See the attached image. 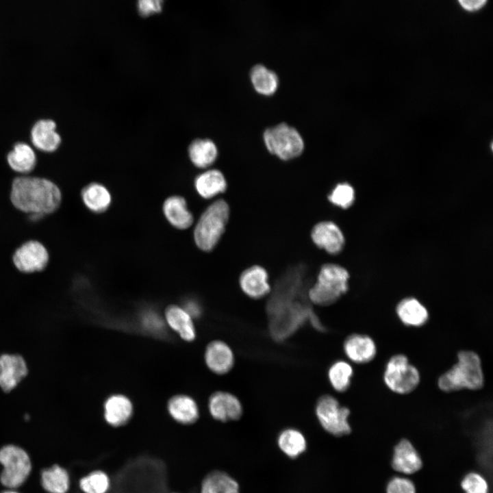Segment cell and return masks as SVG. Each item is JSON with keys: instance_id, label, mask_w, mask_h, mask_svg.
<instances>
[{"instance_id": "30", "label": "cell", "mask_w": 493, "mask_h": 493, "mask_svg": "<svg viewBox=\"0 0 493 493\" xmlns=\"http://www.w3.org/2000/svg\"><path fill=\"white\" fill-rule=\"evenodd\" d=\"M10 168L19 173H30L35 167L36 157L34 151L28 144L20 142L15 144L14 149L7 157Z\"/></svg>"}, {"instance_id": "6", "label": "cell", "mask_w": 493, "mask_h": 493, "mask_svg": "<svg viewBox=\"0 0 493 493\" xmlns=\"http://www.w3.org/2000/svg\"><path fill=\"white\" fill-rule=\"evenodd\" d=\"M0 465L2 466L0 482L8 489H16L21 486L32 469L27 452L14 444H5L0 448Z\"/></svg>"}, {"instance_id": "29", "label": "cell", "mask_w": 493, "mask_h": 493, "mask_svg": "<svg viewBox=\"0 0 493 493\" xmlns=\"http://www.w3.org/2000/svg\"><path fill=\"white\" fill-rule=\"evenodd\" d=\"M277 443L280 451L288 457L296 459L307 449V440L301 431L288 428L280 432Z\"/></svg>"}, {"instance_id": "17", "label": "cell", "mask_w": 493, "mask_h": 493, "mask_svg": "<svg viewBox=\"0 0 493 493\" xmlns=\"http://www.w3.org/2000/svg\"><path fill=\"white\" fill-rule=\"evenodd\" d=\"M162 210L168 223L178 229H188L193 223V215L183 197L173 195L168 197L163 203Z\"/></svg>"}, {"instance_id": "34", "label": "cell", "mask_w": 493, "mask_h": 493, "mask_svg": "<svg viewBox=\"0 0 493 493\" xmlns=\"http://www.w3.org/2000/svg\"><path fill=\"white\" fill-rule=\"evenodd\" d=\"M328 198L333 204L346 209L349 207L354 201V190L348 184H339L331 191Z\"/></svg>"}, {"instance_id": "16", "label": "cell", "mask_w": 493, "mask_h": 493, "mask_svg": "<svg viewBox=\"0 0 493 493\" xmlns=\"http://www.w3.org/2000/svg\"><path fill=\"white\" fill-rule=\"evenodd\" d=\"M205 361L207 367L218 375L228 372L234 364V355L228 344L220 340L211 342L206 347Z\"/></svg>"}, {"instance_id": "26", "label": "cell", "mask_w": 493, "mask_h": 493, "mask_svg": "<svg viewBox=\"0 0 493 493\" xmlns=\"http://www.w3.org/2000/svg\"><path fill=\"white\" fill-rule=\"evenodd\" d=\"M170 415L178 422L189 425L194 422L199 417V409L196 402L187 395L173 396L168 403Z\"/></svg>"}, {"instance_id": "32", "label": "cell", "mask_w": 493, "mask_h": 493, "mask_svg": "<svg viewBox=\"0 0 493 493\" xmlns=\"http://www.w3.org/2000/svg\"><path fill=\"white\" fill-rule=\"evenodd\" d=\"M78 485L82 493H108L112 481L105 470L97 469L82 476Z\"/></svg>"}, {"instance_id": "37", "label": "cell", "mask_w": 493, "mask_h": 493, "mask_svg": "<svg viewBox=\"0 0 493 493\" xmlns=\"http://www.w3.org/2000/svg\"><path fill=\"white\" fill-rule=\"evenodd\" d=\"M387 493H416L413 482L404 477H396L390 480L386 488Z\"/></svg>"}, {"instance_id": "15", "label": "cell", "mask_w": 493, "mask_h": 493, "mask_svg": "<svg viewBox=\"0 0 493 493\" xmlns=\"http://www.w3.org/2000/svg\"><path fill=\"white\" fill-rule=\"evenodd\" d=\"M391 464L396 471L410 475L422 468V462L411 442L402 439L394 446Z\"/></svg>"}, {"instance_id": "36", "label": "cell", "mask_w": 493, "mask_h": 493, "mask_svg": "<svg viewBox=\"0 0 493 493\" xmlns=\"http://www.w3.org/2000/svg\"><path fill=\"white\" fill-rule=\"evenodd\" d=\"M140 320L143 328L149 333L163 335L164 323L157 313L153 310H146L142 314Z\"/></svg>"}, {"instance_id": "20", "label": "cell", "mask_w": 493, "mask_h": 493, "mask_svg": "<svg viewBox=\"0 0 493 493\" xmlns=\"http://www.w3.org/2000/svg\"><path fill=\"white\" fill-rule=\"evenodd\" d=\"M81 199L85 207L95 214L106 211L112 202L109 190L98 182H91L85 186L81 191Z\"/></svg>"}, {"instance_id": "23", "label": "cell", "mask_w": 493, "mask_h": 493, "mask_svg": "<svg viewBox=\"0 0 493 493\" xmlns=\"http://www.w3.org/2000/svg\"><path fill=\"white\" fill-rule=\"evenodd\" d=\"M188 155L195 167L206 168L216 161L218 149L214 141L209 138H196L188 145Z\"/></svg>"}, {"instance_id": "40", "label": "cell", "mask_w": 493, "mask_h": 493, "mask_svg": "<svg viewBox=\"0 0 493 493\" xmlns=\"http://www.w3.org/2000/svg\"><path fill=\"white\" fill-rule=\"evenodd\" d=\"M183 308L192 318L199 317L202 313V308L200 304L198 301L192 299H188L185 302Z\"/></svg>"}, {"instance_id": "8", "label": "cell", "mask_w": 493, "mask_h": 493, "mask_svg": "<svg viewBox=\"0 0 493 493\" xmlns=\"http://www.w3.org/2000/svg\"><path fill=\"white\" fill-rule=\"evenodd\" d=\"M420 379L418 370L403 354L392 356L385 365L383 381L388 388L394 393H410L416 388Z\"/></svg>"}, {"instance_id": "7", "label": "cell", "mask_w": 493, "mask_h": 493, "mask_svg": "<svg viewBox=\"0 0 493 493\" xmlns=\"http://www.w3.org/2000/svg\"><path fill=\"white\" fill-rule=\"evenodd\" d=\"M263 137L268 151L283 160L298 157L304 149L299 131L284 123L266 129Z\"/></svg>"}, {"instance_id": "10", "label": "cell", "mask_w": 493, "mask_h": 493, "mask_svg": "<svg viewBox=\"0 0 493 493\" xmlns=\"http://www.w3.org/2000/svg\"><path fill=\"white\" fill-rule=\"evenodd\" d=\"M50 261L46 246L35 239L27 240L20 244L12 255V262L16 270L25 275L42 272Z\"/></svg>"}, {"instance_id": "24", "label": "cell", "mask_w": 493, "mask_h": 493, "mask_svg": "<svg viewBox=\"0 0 493 493\" xmlns=\"http://www.w3.org/2000/svg\"><path fill=\"white\" fill-rule=\"evenodd\" d=\"M200 493H240V488L238 482L229 474L222 470H213L203 479Z\"/></svg>"}, {"instance_id": "14", "label": "cell", "mask_w": 493, "mask_h": 493, "mask_svg": "<svg viewBox=\"0 0 493 493\" xmlns=\"http://www.w3.org/2000/svg\"><path fill=\"white\" fill-rule=\"evenodd\" d=\"M346 357L357 364H365L372 361L377 354L375 341L365 334L354 333L349 336L343 344Z\"/></svg>"}, {"instance_id": "38", "label": "cell", "mask_w": 493, "mask_h": 493, "mask_svg": "<svg viewBox=\"0 0 493 493\" xmlns=\"http://www.w3.org/2000/svg\"><path fill=\"white\" fill-rule=\"evenodd\" d=\"M164 0H137V11L142 17H149L162 11Z\"/></svg>"}, {"instance_id": "25", "label": "cell", "mask_w": 493, "mask_h": 493, "mask_svg": "<svg viewBox=\"0 0 493 493\" xmlns=\"http://www.w3.org/2000/svg\"><path fill=\"white\" fill-rule=\"evenodd\" d=\"M165 318L170 327L180 337L186 341H192L196 337L195 328L192 317L181 307L170 305L165 311Z\"/></svg>"}, {"instance_id": "12", "label": "cell", "mask_w": 493, "mask_h": 493, "mask_svg": "<svg viewBox=\"0 0 493 493\" xmlns=\"http://www.w3.org/2000/svg\"><path fill=\"white\" fill-rule=\"evenodd\" d=\"M208 408L212 416L222 422L237 420L242 414V406L239 399L226 392L220 391L212 394Z\"/></svg>"}, {"instance_id": "33", "label": "cell", "mask_w": 493, "mask_h": 493, "mask_svg": "<svg viewBox=\"0 0 493 493\" xmlns=\"http://www.w3.org/2000/svg\"><path fill=\"white\" fill-rule=\"evenodd\" d=\"M353 370L351 364L344 360L333 363L328 371V378L333 388L339 392H345L351 383Z\"/></svg>"}, {"instance_id": "41", "label": "cell", "mask_w": 493, "mask_h": 493, "mask_svg": "<svg viewBox=\"0 0 493 493\" xmlns=\"http://www.w3.org/2000/svg\"><path fill=\"white\" fill-rule=\"evenodd\" d=\"M1 493H19V492H17L15 489H8V490H4Z\"/></svg>"}, {"instance_id": "31", "label": "cell", "mask_w": 493, "mask_h": 493, "mask_svg": "<svg viewBox=\"0 0 493 493\" xmlns=\"http://www.w3.org/2000/svg\"><path fill=\"white\" fill-rule=\"evenodd\" d=\"M250 78L255 90L261 94L271 95L278 88L277 75L264 65L254 66L251 71Z\"/></svg>"}, {"instance_id": "42", "label": "cell", "mask_w": 493, "mask_h": 493, "mask_svg": "<svg viewBox=\"0 0 493 493\" xmlns=\"http://www.w3.org/2000/svg\"><path fill=\"white\" fill-rule=\"evenodd\" d=\"M170 493H178V492H170Z\"/></svg>"}, {"instance_id": "11", "label": "cell", "mask_w": 493, "mask_h": 493, "mask_svg": "<svg viewBox=\"0 0 493 493\" xmlns=\"http://www.w3.org/2000/svg\"><path fill=\"white\" fill-rule=\"evenodd\" d=\"M28 372L23 357L17 353L0 355V388L6 392L15 389Z\"/></svg>"}, {"instance_id": "13", "label": "cell", "mask_w": 493, "mask_h": 493, "mask_svg": "<svg viewBox=\"0 0 493 493\" xmlns=\"http://www.w3.org/2000/svg\"><path fill=\"white\" fill-rule=\"evenodd\" d=\"M311 236L316 246L331 254L339 253L344 244L342 231L331 221H322L316 224L312 229Z\"/></svg>"}, {"instance_id": "19", "label": "cell", "mask_w": 493, "mask_h": 493, "mask_svg": "<svg viewBox=\"0 0 493 493\" xmlns=\"http://www.w3.org/2000/svg\"><path fill=\"white\" fill-rule=\"evenodd\" d=\"M132 412V403L124 395H112L105 402L104 417L106 422L112 427L125 425L130 420Z\"/></svg>"}, {"instance_id": "39", "label": "cell", "mask_w": 493, "mask_h": 493, "mask_svg": "<svg viewBox=\"0 0 493 493\" xmlns=\"http://www.w3.org/2000/svg\"><path fill=\"white\" fill-rule=\"evenodd\" d=\"M463 9L468 12H476L481 10L488 0H457Z\"/></svg>"}, {"instance_id": "4", "label": "cell", "mask_w": 493, "mask_h": 493, "mask_svg": "<svg viewBox=\"0 0 493 493\" xmlns=\"http://www.w3.org/2000/svg\"><path fill=\"white\" fill-rule=\"evenodd\" d=\"M229 207L218 199L210 204L199 217L194 229V240L203 251H212L218 244L229 220Z\"/></svg>"}, {"instance_id": "35", "label": "cell", "mask_w": 493, "mask_h": 493, "mask_svg": "<svg viewBox=\"0 0 493 493\" xmlns=\"http://www.w3.org/2000/svg\"><path fill=\"white\" fill-rule=\"evenodd\" d=\"M461 486L465 493H488L489 492L485 479L475 472L466 475L461 481Z\"/></svg>"}, {"instance_id": "2", "label": "cell", "mask_w": 493, "mask_h": 493, "mask_svg": "<svg viewBox=\"0 0 493 493\" xmlns=\"http://www.w3.org/2000/svg\"><path fill=\"white\" fill-rule=\"evenodd\" d=\"M9 199L13 207L24 214L46 216L59 209L62 193L48 179L23 175L13 179Z\"/></svg>"}, {"instance_id": "5", "label": "cell", "mask_w": 493, "mask_h": 493, "mask_svg": "<svg viewBox=\"0 0 493 493\" xmlns=\"http://www.w3.org/2000/svg\"><path fill=\"white\" fill-rule=\"evenodd\" d=\"M349 278L347 270L340 265H323L316 283L308 290L309 301L322 306L335 303L347 291Z\"/></svg>"}, {"instance_id": "28", "label": "cell", "mask_w": 493, "mask_h": 493, "mask_svg": "<svg viewBox=\"0 0 493 493\" xmlns=\"http://www.w3.org/2000/svg\"><path fill=\"white\" fill-rule=\"evenodd\" d=\"M40 483L48 493H67L71 488V477L64 468L55 464L41 472Z\"/></svg>"}, {"instance_id": "18", "label": "cell", "mask_w": 493, "mask_h": 493, "mask_svg": "<svg viewBox=\"0 0 493 493\" xmlns=\"http://www.w3.org/2000/svg\"><path fill=\"white\" fill-rule=\"evenodd\" d=\"M240 285L246 295L254 299L261 298L270 291L268 273L260 266L246 269L240 275Z\"/></svg>"}, {"instance_id": "21", "label": "cell", "mask_w": 493, "mask_h": 493, "mask_svg": "<svg viewBox=\"0 0 493 493\" xmlns=\"http://www.w3.org/2000/svg\"><path fill=\"white\" fill-rule=\"evenodd\" d=\"M55 123L51 120H41L32 127L31 142L38 149L52 152L59 147L61 138L55 131Z\"/></svg>"}, {"instance_id": "22", "label": "cell", "mask_w": 493, "mask_h": 493, "mask_svg": "<svg viewBox=\"0 0 493 493\" xmlns=\"http://www.w3.org/2000/svg\"><path fill=\"white\" fill-rule=\"evenodd\" d=\"M194 186L199 196L210 199L226 190L227 181L219 170L208 169L196 176Z\"/></svg>"}, {"instance_id": "3", "label": "cell", "mask_w": 493, "mask_h": 493, "mask_svg": "<svg viewBox=\"0 0 493 493\" xmlns=\"http://www.w3.org/2000/svg\"><path fill=\"white\" fill-rule=\"evenodd\" d=\"M484 383V376L479 356L472 351H461L457 361L438 379L439 388L446 392L462 390H477Z\"/></svg>"}, {"instance_id": "1", "label": "cell", "mask_w": 493, "mask_h": 493, "mask_svg": "<svg viewBox=\"0 0 493 493\" xmlns=\"http://www.w3.org/2000/svg\"><path fill=\"white\" fill-rule=\"evenodd\" d=\"M301 290V285L295 281L278 283L267 305L270 316V333L275 340L280 341L289 337L307 320L316 329H324L312 310L297 299Z\"/></svg>"}, {"instance_id": "9", "label": "cell", "mask_w": 493, "mask_h": 493, "mask_svg": "<svg viewBox=\"0 0 493 493\" xmlns=\"http://www.w3.org/2000/svg\"><path fill=\"white\" fill-rule=\"evenodd\" d=\"M315 412L320 425L327 433L338 437L351 433L350 410L342 406L335 397L331 395L321 396L318 400Z\"/></svg>"}, {"instance_id": "27", "label": "cell", "mask_w": 493, "mask_h": 493, "mask_svg": "<svg viewBox=\"0 0 493 493\" xmlns=\"http://www.w3.org/2000/svg\"><path fill=\"white\" fill-rule=\"evenodd\" d=\"M396 314L404 325L411 327H421L429 318L426 307L414 298L401 301L396 307Z\"/></svg>"}]
</instances>
